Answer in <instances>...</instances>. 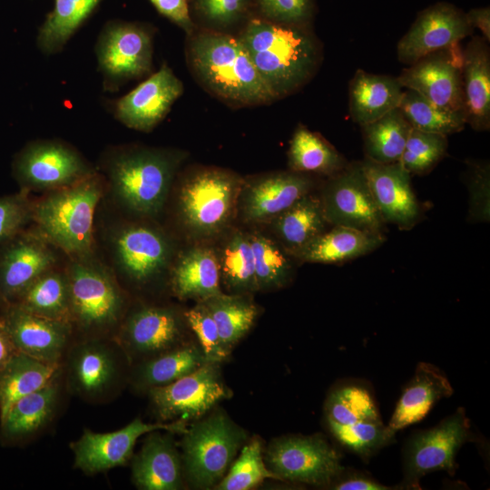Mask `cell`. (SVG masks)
<instances>
[{"mask_svg":"<svg viewBox=\"0 0 490 490\" xmlns=\"http://www.w3.org/2000/svg\"><path fill=\"white\" fill-rule=\"evenodd\" d=\"M239 38L277 99L299 90L320 63L321 48L308 27L257 18L248 22Z\"/></svg>","mask_w":490,"mask_h":490,"instance_id":"6da1fadb","label":"cell"},{"mask_svg":"<svg viewBox=\"0 0 490 490\" xmlns=\"http://www.w3.org/2000/svg\"><path fill=\"white\" fill-rule=\"evenodd\" d=\"M188 61L200 83L223 101L242 106L277 98L265 83L239 37L214 31L190 34Z\"/></svg>","mask_w":490,"mask_h":490,"instance_id":"7a4b0ae2","label":"cell"},{"mask_svg":"<svg viewBox=\"0 0 490 490\" xmlns=\"http://www.w3.org/2000/svg\"><path fill=\"white\" fill-rule=\"evenodd\" d=\"M183 157L177 151L130 145L112 149L103 164L123 206L138 214L154 215L162 208Z\"/></svg>","mask_w":490,"mask_h":490,"instance_id":"3957f363","label":"cell"},{"mask_svg":"<svg viewBox=\"0 0 490 490\" xmlns=\"http://www.w3.org/2000/svg\"><path fill=\"white\" fill-rule=\"evenodd\" d=\"M102 192V180L95 172L73 185L48 191L33 204L32 220L45 240L72 258L90 256Z\"/></svg>","mask_w":490,"mask_h":490,"instance_id":"277c9868","label":"cell"},{"mask_svg":"<svg viewBox=\"0 0 490 490\" xmlns=\"http://www.w3.org/2000/svg\"><path fill=\"white\" fill-rule=\"evenodd\" d=\"M65 270L70 320L83 338H113L125 315L126 300L114 277L90 256L73 258Z\"/></svg>","mask_w":490,"mask_h":490,"instance_id":"5b68a950","label":"cell"},{"mask_svg":"<svg viewBox=\"0 0 490 490\" xmlns=\"http://www.w3.org/2000/svg\"><path fill=\"white\" fill-rule=\"evenodd\" d=\"M182 436L184 481L194 489L214 487L247 439V432L221 409L187 427Z\"/></svg>","mask_w":490,"mask_h":490,"instance_id":"8992f818","label":"cell"},{"mask_svg":"<svg viewBox=\"0 0 490 490\" xmlns=\"http://www.w3.org/2000/svg\"><path fill=\"white\" fill-rule=\"evenodd\" d=\"M324 416L329 433L346 450L368 459L391 444L370 388L358 381L337 385L328 394Z\"/></svg>","mask_w":490,"mask_h":490,"instance_id":"52a82bcc","label":"cell"},{"mask_svg":"<svg viewBox=\"0 0 490 490\" xmlns=\"http://www.w3.org/2000/svg\"><path fill=\"white\" fill-rule=\"evenodd\" d=\"M243 179L215 167L188 173L178 194V210L184 226L192 234L212 236L222 231L235 215Z\"/></svg>","mask_w":490,"mask_h":490,"instance_id":"ba28073f","label":"cell"},{"mask_svg":"<svg viewBox=\"0 0 490 490\" xmlns=\"http://www.w3.org/2000/svg\"><path fill=\"white\" fill-rule=\"evenodd\" d=\"M95 54L103 89L116 92L152 74L153 33L140 23L111 20L99 34Z\"/></svg>","mask_w":490,"mask_h":490,"instance_id":"9c48e42d","label":"cell"},{"mask_svg":"<svg viewBox=\"0 0 490 490\" xmlns=\"http://www.w3.org/2000/svg\"><path fill=\"white\" fill-rule=\"evenodd\" d=\"M63 369L68 389L89 401H100L118 388L129 362L112 338L88 337L71 344Z\"/></svg>","mask_w":490,"mask_h":490,"instance_id":"30bf717a","label":"cell"},{"mask_svg":"<svg viewBox=\"0 0 490 490\" xmlns=\"http://www.w3.org/2000/svg\"><path fill=\"white\" fill-rule=\"evenodd\" d=\"M472 440L474 435L463 407L437 426L415 433L404 449V478L399 489H420V479L433 472L444 470L453 475L458 450Z\"/></svg>","mask_w":490,"mask_h":490,"instance_id":"8fae6325","label":"cell"},{"mask_svg":"<svg viewBox=\"0 0 490 490\" xmlns=\"http://www.w3.org/2000/svg\"><path fill=\"white\" fill-rule=\"evenodd\" d=\"M264 460L278 480L316 486L328 487L345 468L340 454L320 434L277 437Z\"/></svg>","mask_w":490,"mask_h":490,"instance_id":"7c38bea8","label":"cell"},{"mask_svg":"<svg viewBox=\"0 0 490 490\" xmlns=\"http://www.w3.org/2000/svg\"><path fill=\"white\" fill-rule=\"evenodd\" d=\"M13 172L22 191H51L73 185L95 170L70 144L58 140H38L18 152Z\"/></svg>","mask_w":490,"mask_h":490,"instance_id":"4fadbf2b","label":"cell"},{"mask_svg":"<svg viewBox=\"0 0 490 490\" xmlns=\"http://www.w3.org/2000/svg\"><path fill=\"white\" fill-rule=\"evenodd\" d=\"M184 314L167 306H141L121 321L113 339L130 366L190 340Z\"/></svg>","mask_w":490,"mask_h":490,"instance_id":"5bb4252c","label":"cell"},{"mask_svg":"<svg viewBox=\"0 0 490 490\" xmlns=\"http://www.w3.org/2000/svg\"><path fill=\"white\" fill-rule=\"evenodd\" d=\"M329 225L384 234L385 221L368 187L361 162L348 163L327 177L318 194Z\"/></svg>","mask_w":490,"mask_h":490,"instance_id":"9a60e30c","label":"cell"},{"mask_svg":"<svg viewBox=\"0 0 490 490\" xmlns=\"http://www.w3.org/2000/svg\"><path fill=\"white\" fill-rule=\"evenodd\" d=\"M220 363L208 362L168 385L149 389L151 404L160 421H188L202 416L219 402L231 397Z\"/></svg>","mask_w":490,"mask_h":490,"instance_id":"2e32d148","label":"cell"},{"mask_svg":"<svg viewBox=\"0 0 490 490\" xmlns=\"http://www.w3.org/2000/svg\"><path fill=\"white\" fill-rule=\"evenodd\" d=\"M156 430L182 435L187 430V425L180 419L146 423L137 417L113 432L96 433L84 428L81 436L70 445L74 456V465L87 475L124 466L132 458L138 438Z\"/></svg>","mask_w":490,"mask_h":490,"instance_id":"e0dca14e","label":"cell"},{"mask_svg":"<svg viewBox=\"0 0 490 490\" xmlns=\"http://www.w3.org/2000/svg\"><path fill=\"white\" fill-rule=\"evenodd\" d=\"M460 44L431 53L404 69L397 78L436 106L464 117ZM465 119V118H464Z\"/></svg>","mask_w":490,"mask_h":490,"instance_id":"ac0fdd59","label":"cell"},{"mask_svg":"<svg viewBox=\"0 0 490 490\" xmlns=\"http://www.w3.org/2000/svg\"><path fill=\"white\" fill-rule=\"evenodd\" d=\"M474 30L461 9L446 2L434 4L419 12L398 41V61L410 65L431 53L460 44Z\"/></svg>","mask_w":490,"mask_h":490,"instance_id":"d6986e66","label":"cell"},{"mask_svg":"<svg viewBox=\"0 0 490 490\" xmlns=\"http://www.w3.org/2000/svg\"><path fill=\"white\" fill-rule=\"evenodd\" d=\"M314 188L312 175L290 170L243 179L237 211L246 222H270Z\"/></svg>","mask_w":490,"mask_h":490,"instance_id":"ffe728a7","label":"cell"},{"mask_svg":"<svg viewBox=\"0 0 490 490\" xmlns=\"http://www.w3.org/2000/svg\"><path fill=\"white\" fill-rule=\"evenodd\" d=\"M183 93L182 82L167 64L112 103L116 120L128 128L151 132Z\"/></svg>","mask_w":490,"mask_h":490,"instance_id":"44dd1931","label":"cell"},{"mask_svg":"<svg viewBox=\"0 0 490 490\" xmlns=\"http://www.w3.org/2000/svg\"><path fill=\"white\" fill-rule=\"evenodd\" d=\"M0 319L17 351L63 364L74 333L70 322L31 313L16 304H8Z\"/></svg>","mask_w":490,"mask_h":490,"instance_id":"7402d4cb","label":"cell"},{"mask_svg":"<svg viewBox=\"0 0 490 490\" xmlns=\"http://www.w3.org/2000/svg\"><path fill=\"white\" fill-rule=\"evenodd\" d=\"M368 187L385 223L409 230L421 220L422 210L411 186L409 172L399 162H361Z\"/></svg>","mask_w":490,"mask_h":490,"instance_id":"603a6c76","label":"cell"},{"mask_svg":"<svg viewBox=\"0 0 490 490\" xmlns=\"http://www.w3.org/2000/svg\"><path fill=\"white\" fill-rule=\"evenodd\" d=\"M0 250V298L14 303L40 275L54 267V247L41 234L19 232Z\"/></svg>","mask_w":490,"mask_h":490,"instance_id":"cb8c5ba5","label":"cell"},{"mask_svg":"<svg viewBox=\"0 0 490 490\" xmlns=\"http://www.w3.org/2000/svg\"><path fill=\"white\" fill-rule=\"evenodd\" d=\"M113 247L118 270L136 285L158 277L171 256V245L164 234L147 225L123 227L115 234Z\"/></svg>","mask_w":490,"mask_h":490,"instance_id":"d4e9b609","label":"cell"},{"mask_svg":"<svg viewBox=\"0 0 490 490\" xmlns=\"http://www.w3.org/2000/svg\"><path fill=\"white\" fill-rule=\"evenodd\" d=\"M174 434L147 433L140 451L132 456V479L142 490H179L185 485L181 454Z\"/></svg>","mask_w":490,"mask_h":490,"instance_id":"484cf974","label":"cell"},{"mask_svg":"<svg viewBox=\"0 0 490 490\" xmlns=\"http://www.w3.org/2000/svg\"><path fill=\"white\" fill-rule=\"evenodd\" d=\"M453 392L451 383L441 369L430 363H418L386 425L388 439L393 442L397 431L422 420L438 400L450 397Z\"/></svg>","mask_w":490,"mask_h":490,"instance_id":"4316f807","label":"cell"},{"mask_svg":"<svg viewBox=\"0 0 490 490\" xmlns=\"http://www.w3.org/2000/svg\"><path fill=\"white\" fill-rule=\"evenodd\" d=\"M474 36L462 49V87L466 124L477 132L490 129V49Z\"/></svg>","mask_w":490,"mask_h":490,"instance_id":"83f0119b","label":"cell"},{"mask_svg":"<svg viewBox=\"0 0 490 490\" xmlns=\"http://www.w3.org/2000/svg\"><path fill=\"white\" fill-rule=\"evenodd\" d=\"M403 89L397 78L357 70L348 84L352 121L363 126L398 108Z\"/></svg>","mask_w":490,"mask_h":490,"instance_id":"f1b7e54d","label":"cell"},{"mask_svg":"<svg viewBox=\"0 0 490 490\" xmlns=\"http://www.w3.org/2000/svg\"><path fill=\"white\" fill-rule=\"evenodd\" d=\"M208 362L200 344L190 340L131 365L128 381L136 390L147 392L189 375Z\"/></svg>","mask_w":490,"mask_h":490,"instance_id":"f546056e","label":"cell"},{"mask_svg":"<svg viewBox=\"0 0 490 490\" xmlns=\"http://www.w3.org/2000/svg\"><path fill=\"white\" fill-rule=\"evenodd\" d=\"M384 234L333 225L318 235L294 256L301 262L339 264L372 252L383 244Z\"/></svg>","mask_w":490,"mask_h":490,"instance_id":"4dcf8cb0","label":"cell"},{"mask_svg":"<svg viewBox=\"0 0 490 490\" xmlns=\"http://www.w3.org/2000/svg\"><path fill=\"white\" fill-rule=\"evenodd\" d=\"M62 373L44 387L15 401L0 420L2 436L10 440L31 437L44 428L56 412Z\"/></svg>","mask_w":490,"mask_h":490,"instance_id":"1f68e13d","label":"cell"},{"mask_svg":"<svg viewBox=\"0 0 490 490\" xmlns=\"http://www.w3.org/2000/svg\"><path fill=\"white\" fill-rule=\"evenodd\" d=\"M217 254L209 248L195 247L177 260L171 278L172 289L181 299L201 301L221 293Z\"/></svg>","mask_w":490,"mask_h":490,"instance_id":"d6a6232c","label":"cell"},{"mask_svg":"<svg viewBox=\"0 0 490 490\" xmlns=\"http://www.w3.org/2000/svg\"><path fill=\"white\" fill-rule=\"evenodd\" d=\"M62 372V364L47 363L16 351L0 368V420L15 401L44 387Z\"/></svg>","mask_w":490,"mask_h":490,"instance_id":"836d02e7","label":"cell"},{"mask_svg":"<svg viewBox=\"0 0 490 490\" xmlns=\"http://www.w3.org/2000/svg\"><path fill=\"white\" fill-rule=\"evenodd\" d=\"M270 223L285 252L292 257L328 225L319 196L313 191L299 199Z\"/></svg>","mask_w":490,"mask_h":490,"instance_id":"e575fe53","label":"cell"},{"mask_svg":"<svg viewBox=\"0 0 490 490\" xmlns=\"http://www.w3.org/2000/svg\"><path fill=\"white\" fill-rule=\"evenodd\" d=\"M348 163L322 135L301 124L296 128L288 151L290 171L329 177Z\"/></svg>","mask_w":490,"mask_h":490,"instance_id":"d590c367","label":"cell"},{"mask_svg":"<svg viewBox=\"0 0 490 490\" xmlns=\"http://www.w3.org/2000/svg\"><path fill=\"white\" fill-rule=\"evenodd\" d=\"M102 0H54V7L39 28L36 42L44 54H54L94 12Z\"/></svg>","mask_w":490,"mask_h":490,"instance_id":"8d00e7d4","label":"cell"},{"mask_svg":"<svg viewBox=\"0 0 490 490\" xmlns=\"http://www.w3.org/2000/svg\"><path fill=\"white\" fill-rule=\"evenodd\" d=\"M201 302L213 318L221 343L230 356L237 343L254 324L259 309L248 294H224L207 298Z\"/></svg>","mask_w":490,"mask_h":490,"instance_id":"74e56055","label":"cell"},{"mask_svg":"<svg viewBox=\"0 0 490 490\" xmlns=\"http://www.w3.org/2000/svg\"><path fill=\"white\" fill-rule=\"evenodd\" d=\"M48 318L70 320L69 286L66 272L52 268L34 279L14 303Z\"/></svg>","mask_w":490,"mask_h":490,"instance_id":"f35d334b","label":"cell"},{"mask_svg":"<svg viewBox=\"0 0 490 490\" xmlns=\"http://www.w3.org/2000/svg\"><path fill=\"white\" fill-rule=\"evenodd\" d=\"M360 127L365 158L379 163L399 161L412 129L398 108Z\"/></svg>","mask_w":490,"mask_h":490,"instance_id":"ab89813d","label":"cell"},{"mask_svg":"<svg viewBox=\"0 0 490 490\" xmlns=\"http://www.w3.org/2000/svg\"><path fill=\"white\" fill-rule=\"evenodd\" d=\"M217 257L220 279L231 294H249L258 290L248 234L234 232L223 244Z\"/></svg>","mask_w":490,"mask_h":490,"instance_id":"60d3db41","label":"cell"},{"mask_svg":"<svg viewBox=\"0 0 490 490\" xmlns=\"http://www.w3.org/2000/svg\"><path fill=\"white\" fill-rule=\"evenodd\" d=\"M398 109L412 128L422 132L447 136L466 125L462 114L441 109L410 89L404 90Z\"/></svg>","mask_w":490,"mask_h":490,"instance_id":"b9f144b4","label":"cell"},{"mask_svg":"<svg viewBox=\"0 0 490 490\" xmlns=\"http://www.w3.org/2000/svg\"><path fill=\"white\" fill-rule=\"evenodd\" d=\"M248 236L258 290H272L285 286L291 276L288 254L274 240L260 233H250Z\"/></svg>","mask_w":490,"mask_h":490,"instance_id":"7bdbcfd3","label":"cell"},{"mask_svg":"<svg viewBox=\"0 0 490 490\" xmlns=\"http://www.w3.org/2000/svg\"><path fill=\"white\" fill-rule=\"evenodd\" d=\"M226 475L214 486L218 490H249L268 478L278 477L268 468L263 456V445L253 437L241 447L238 458L232 462Z\"/></svg>","mask_w":490,"mask_h":490,"instance_id":"ee69618b","label":"cell"},{"mask_svg":"<svg viewBox=\"0 0 490 490\" xmlns=\"http://www.w3.org/2000/svg\"><path fill=\"white\" fill-rule=\"evenodd\" d=\"M447 136L412 128L399 159L409 174L429 173L446 156Z\"/></svg>","mask_w":490,"mask_h":490,"instance_id":"f6af8a7d","label":"cell"},{"mask_svg":"<svg viewBox=\"0 0 490 490\" xmlns=\"http://www.w3.org/2000/svg\"><path fill=\"white\" fill-rule=\"evenodd\" d=\"M466 184L469 194L468 220L472 223L489 222L490 166L487 162L469 161L466 171Z\"/></svg>","mask_w":490,"mask_h":490,"instance_id":"bcb514c9","label":"cell"},{"mask_svg":"<svg viewBox=\"0 0 490 490\" xmlns=\"http://www.w3.org/2000/svg\"><path fill=\"white\" fill-rule=\"evenodd\" d=\"M183 314L189 328L195 334L207 360L222 363L229 355L221 343L218 327L206 307L199 302Z\"/></svg>","mask_w":490,"mask_h":490,"instance_id":"7dc6e473","label":"cell"},{"mask_svg":"<svg viewBox=\"0 0 490 490\" xmlns=\"http://www.w3.org/2000/svg\"><path fill=\"white\" fill-rule=\"evenodd\" d=\"M264 19L273 23L308 27L314 13L313 0H257Z\"/></svg>","mask_w":490,"mask_h":490,"instance_id":"c3c4849f","label":"cell"},{"mask_svg":"<svg viewBox=\"0 0 490 490\" xmlns=\"http://www.w3.org/2000/svg\"><path fill=\"white\" fill-rule=\"evenodd\" d=\"M27 192L0 198V244H3L21 232L25 224L32 220L33 203Z\"/></svg>","mask_w":490,"mask_h":490,"instance_id":"681fc988","label":"cell"},{"mask_svg":"<svg viewBox=\"0 0 490 490\" xmlns=\"http://www.w3.org/2000/svg\"><path fill=\"white\" fill-rule=\"evenodd\" d=\"M250 0H194L199 15L216 28L238 22L247 12Z\"/></svg>","mask_w":490,"mask_h":490,"instance_id":"f907efd6","label":"cell"},{"mask_svg":"<svg viewBox=\"0 0 490 490\" xmlns=\"http://www.w3.org/2000/svg\"><path fill=\"white\" fill-rule=\"evenodd\" d=\"M328 487L335 490L395 489V487L380 484L368 474L348 468H344Z\"/></svg>","mask_w":490,"mask_h":490,"instance_id":"816d5d0a","label":"cell"},{"mask_svg":"<svg viewBox=\"0 0 490 490\" xmlns=\"http://www.w3.org/2000/svg\"><path fill=\"white\" fill-rule=\"evenodd\" d=\"M156 10L181 27L188 34L194 31L189 10L188 0H150Z\"/></svg>","mask_w":490,"mask_h":490,"instance_id":"f5cc1de1","label":"cell"},{"mask_svg":"<svg viewBox=\"0 0 490 490\" xmlns=\"http://www.w3.org/2000/svg\"><path fill=\"white\" fill-rule=\"evenodd\" d=\"M469 24L481 31L483 37L490 41V9L489 6L470 9L466 13Z\"/></svg>","mask_w":490,"mask_h":490,"instance_id":"db71d44e","label":"cell"},{"mask_svg":"<svg viewBox=\"0 0 490 490\" xmlns=\"http://www.w3.org/2000/svg\"><path fill=\"white\" fill-rule=\"evenodd\" d=\"M8 333L0 319V368L16 352Z\"/></svg>","mask_w":490,"mask_h":490,"instance_id":"11a10c76","label":"cell"},{"mask_svg":"<svg viewBox=\"0 0 490 490\" xmlns=\"http://www.w3.org/2000/svg\"><path fill=\"white\" fill-rule=\"evenodd\" d=\"M0 300H2V299L0 298ZM1 317V316H0Z\"/></svg>","mask_w":490,"mask_h":490,"instance_id":"9f6ffc18","label":"cell"}]
</instances>
